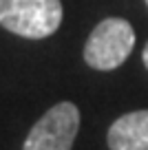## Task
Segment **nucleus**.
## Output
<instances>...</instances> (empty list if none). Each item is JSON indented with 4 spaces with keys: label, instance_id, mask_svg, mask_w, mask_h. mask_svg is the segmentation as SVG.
Here are the masks:
<instances>
[{
    "label": "nucleus",
    "instance_id": "obj_1",
    "mask_svg": "<svg viewBox=\"0 0 148 150\" xmlns=\"http://www.w3.org/2000/svg\"><path fill=\"white\" fill-rule=\"evenodd\" d=\"M60 22V0H0V24L20 38H46L58 31Z\"/></svg>",
    "mask_w": 148,
    "mask_h": 150
},
{
    "label": "nucleus",
    "instance_id": "obj_2",
    "mask_svg": "<svg viewBox=\"0 0 148 150\" xmlns=\"http://www.w3.org/2000/svg\"><path fill=\"white\" fill-rule=\"evenodd\" d=\"M135 47V29L124 18H106L91 31L84 44V62L97 71L124 64Z\"/></svg>",
    "mask_w": 148,
    "mask_h": 150
},
{
    "label": "nucleus",
    "instance_id": "obj_3",
    "mask_svg": "<svg viewBox=\"0 0 148 150\" xmlns=\"http://www.w3.org/2000/svg\"><path fill=\"white\" fill-rule=\"evenodd\" d=\"M80 128V110L73 102H60L33 124L22 150H71Z\"/></svg>",
    "mask_w": 148,
    "mask_h": 150
},
{
    "label": "nucleus",
    "instance_id": "obj_4",
    "mask_svg": "<svg viewBox=\"0 0 148 150\" xmlns=\"http://www.w3.org/2000/svg\"><path fill=\"white\" fill-rule=\"evenodd\" d=\"M106 141L111 150H148V110H133L115 119Z\"/></svg>",
    "mask_w": 148,
    "mask_h": 150
},
{
    "label": "nucleus",
    "instance_id": "obj_5",
    "mask_svg": "<svg viewBox=\"0 0 148 150\" xmlns=\"http://www.w3.org/2000/svg\"><path fill=\"white\" fill-rule=\"evenodd\" d=\"M142 60H144V64H146V69H148V42H146V47H144V53H142Z\"/></svg>",
    "mask_w": 148,
    "mask_h": 150
},
{
    "label": "nucleus",
    "instance_id": "obj_6",
    "mask_svg": "<svg viewBox=\"0 0 148 150\" xmlns=\"http://www.w3.org/2000/svg\"><path fill=\"white\" fill-rule=\"evenodd\" d=\"M146 5H148V0H146Z\"/></svg>",
    "mask_w": 148,
    "mask_h": 150
}]
</instances>
